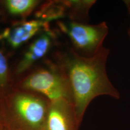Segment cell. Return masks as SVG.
Listing matches in <instances>:
<instances>
[{
  "instance_id": "cell-8",
  "label": "cell",
  "mask_w": 130,
  "mask_h": 130,
  "mask_svg": "<svg viewBox=\"0 0 130 130\" xmlns=\"http://www.w3.org/2000/svg\"><path fill=\"white\" fill-rule=\"evenodd\" d=\"M65 6L66 16H69L70 20L84 22L88 18L89 12L96 1H63Z\"/></svg>"
},
{
  "instance_id": "cell-10",
  "label": "cell",
  "mask_w": 130,
  "mask_h": 130,
  "mask_svg": "<svg viewBox=\"0 0 130 130\" xmlns=\"http://www.w3.org/2000/svg\"><path fill=\"white\" fill-rule=\"evenodd\" d=\"M7 63L3 54L0 51V85L5 84L7 77Z\"/></svg>"
},
{
  "instance_id": "cell-3",
  "label": "cell",
  "mask_w": 130,
  "mask_h": 130,
  "mask_svg": "<svg viewBox=\"0 0 130 130\" xmlns=\"http://www.w3.org/2000/svg\"><path fill=\"white\" fill-rule=\"evenodd\" d=\"M24 85L42 94L50 102L65 100L73 104L70 83L60 65L58 67L35 72L26 79Z\"/></svg>"
},
{
  "instance_id": "cell-9",
  "label": "cell",
  "mask_w": 130,
  "mask_h": 130,
  "mask_svg": "<svg viewBox=\"0 0 130 130\" xmlns=\"http://www.w3.org/2000/svg\"><path fill=\"white\" fill-rule=\"evenodd\" d=\"M39 3L35 0H8L6 2V5L10 13L23 14L30 12Z\"/></svg>"
},
{
  "instance_id": "cell-6",
  "label": "cell",
  "mask_w": 130,
  "mask_h": 130,
  "mask_svg": "<svg viewBox=\"0 0 130 130\" xmlns=\"http://www.w3.org/2000/svg\"><path fill=\"white\" fill-rule=\"evenodd\" d=\"M42 28L48 29L47 21L42 19L29 21L14 28L5 29L0 35V39H6L11 46L17 48Z\"/></svg>"
},
{
  "instance_id": "cell-11",
  "label": "cell",
  "mask_w": 130,
  "mask_h": 130,
  "mask_svg": "<svg viewBox=\"0 0 130 130\" xmlns=\"http://www.w3.org/2000/svg\"><path fill=\"white\" fill-rule=\"evenodd\" d=\"M123 2L124 3V4H125L126 7L127 9L128 13L130 15V0H125ZM128 34L129 37L130 39V26L128 29Z\"/></svg>"
},
{
  "instance_id": "cell-12",
  "label": "cell",
  "mask_w": 130,
  "mask_h": 130,
  "mask_svg": "<svg viewBox=\"0 0 130 130\" xmlns=\"http://www.w3.org/2000/svg\"><path fill=\"white\" fill-rule=\"evenodd\" d=\"M0 130H12L7 126L0 124Z\"/></svg>"
},
{
  "instance_id": "cell-1",
  "label": "cell",
  "mask_w": 130,
  "mask_h": 130,
  "mask_svg": "<svg viewBox=\"0 0 130 130\" xmlns=\"http://www.w3.org/2000/svg\"><path fill=\"white\" fill-rule=\"evenodd\" d=\"M109 50L102 47L93 56H80L72 49L62 56L60 66L71 90L73 106L79 127L89 105L94 98L107 95L116 99L120 94L107 76L106 63Z\"/></svg>"
},
{
  "instance_id": "cell-5",
  "label": "cell",
  "mask_w": 130,
  "mask_h": 130,
  "mask_svg": "<svg viewBox=\"0 0 130 130\" xmlns=\"http://www.w3.org/2000/svg\"><path fill=\"white\" fill-rule=\"evenodd\" d=\"M73 104L65 100L50 102L43 130H78Z\"/></svg>"
},
{
  "instance_id": "cell-2",
  "label": "cell",
  "mask_w": 130,
  "mask_h": 130,
  "mask_svg": "<svg viewBox=\"0 0 130 130\" xmlns=\"http://www.w3.org/2000/svg\"><path fill=\"white\" fill-rule=\"evenodd\" d=\"M61 31L69 39L72 49L80 56L91 57L103 46L108 33L106 22L91 25L70 20L58 23Z\"/></svg>"
},
{
  "instance_id": "cell-7",
  "label": "cell",
  "mask_w": 130,
  "mask_h": 130,
  "mask_svg": "<svg viewBox=\"0 0 130 130\" xmlns=\"http://www.w3.org/2000/svg\"><path fill=\"white\" fill-rule=\"evenodd\" d=\"M53 37L52 33L47 30L33 42L19 64L18 72H24L46 54L51 46Z\"/></svg>"
},
{
  "instance_id": "cell-4",
  "label": "cell",
  "mask_w": 130,
  "mask_h": 130,
  "mask_svg": "<svg viewBox=\"0 0 130 130\" xmlns=\"http://www.w3.org/2000/svg\"><path fill=\"white\" fill-rule=\"evenodd\" d=\"M50 102L40 97L19 94L13 100L14 115L26 130H43Z\"/></svg>"
}]
</instances>
